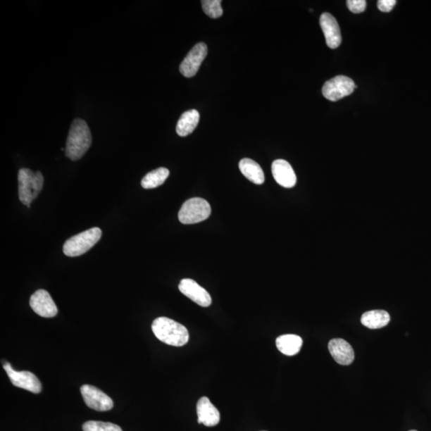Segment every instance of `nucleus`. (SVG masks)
Instances as JSON below:
<instances>
[{
    "label": "nucleus",
    "instance_id": "obj_1",
    "mask_svg": "<svg viewBox=\"0 0 431 431\" xmlns=\"http://www.w3.org/2000/svg\"><path fill=\"white\" fill-rule=\"evenodd\" d=\"M92 143V136L87 123L81 118L71 124L65 146V156L71 161L81 159Z\"/></svg>",
    "mask_w": 431,
    "mask_h": 431
},
{
    "label": "nucleus",
    "instance_id": "obj_2",
    "mask_svg": "<svg viewBox=\"0 0 431 431\" xmlns=\"http://www.w3.org/2000/svg\"><path fill=\"white\" fill-rule=\"evenodd\" d=\"M152 330L161 342L175 346H182L188 343L189 335L187 328L167 317H159L154 320Z\"/></svg>",
    "mask_w": 431,
    "mask_h": 431
},
{
    "label": "nucleus",
    "instance_id": "obj_3",
    "mask_svg": "<svg viewBox=\"0 0 431 431\" xmlns=\"http://www.w3.org/2000/svg\"><path fill=\"white\" fill-rule=\"evenodd\" d=\"M19 182V197L20 201L28 208L32 202L37 199L44 187V176L40 171L33 172L23 168L18 173Z\"/></svg>",
    "mask_w": 431,
    "mask_h": 431
},
{
    "label": "nucleus",
    "instance_id": "obj_4",
    "mask_svg": "<svg viewBox=\"0 0 431 431\" xmlns=\"http://www.w3.org/2000/svg\"><path fill=\"white\" fill-rule=\"evenodd\" d=\"M101 233L99 227H94L70 237L63 245V254L70 257L86 254L99 242Z\"/></svg>",
    "mask_w": 431,
    "mask_h": 431
},
{
    "label": "nucleus",
    "instance_id": "obj_5",
    "mask_svg": "<svg viewBox=\"0 0 431 431\" xmlns=\"http://www.w3.org/2000/svg\"><path fill=\"white\" fill-rule=\"evenodd\" d=\"M211 214V207L208 202L200 197H194L183 204L178 213V219L184 225H192L206 220Z\"/></svg>",
    "mask_w": 431,
    "mask_h": 431
},
{
    "label": "nucleus",
    "instance_id": "obj_6",
    "mask_svg": "<svg viewBox=\"0 0 431 431\" xmlns=\"http://www.w3.org/2000/svg\"><path fill=\"white\" fill-rule=\"evenodd\" d=\"M356 88L354 81L350 77L338 75L325 82L322 93L326 99L337 101L351 94Z\"/></svg>",
    "mask_w": 431,
    "mask_h": 431
},
{
    "label": "nucleus",
    "instance_id": "obj_7",
    "mask_svg": "<svg viewBox=\"0 0 431 431\" xmlns=\"http://www.w3.org/2000/svg\"><path fill=\"white\" fill-rule=\"evenodd\" d=\"M3 367L14 386L34 394H39L42 392L41 382L33 373L27 370L16 371L11 368L9 363H4Z\"/></svg>",
    "mask_w": 431,
    "mask_h": 431
},
{
    "label": "nucleus",
    "instance_id": "obj_8",
    "mask_svg": "<svg viewBox=\"0 0 431 431\" xmlns=\"http://www.w3.org/2000/svg\"><path fill=\"white\" fill-rule=\"evenodd\" d=\"M84 402L89 408L97 411H107L113 408V400L106 394L92 385L80 388Z\"/></svg>",
    "mask_w": 431,
    "mask_h": 431
},
{
    "label": "nucleus",
    "instance_id": "obj_9",
    "mask_svg": "<svg viewBox=\"0 0 431 431\" xmlns=\"http://www.w3.org/2000/svg\"><path fill=\"white\" fill-rule=\"evenodd\" d=\"M207 54L208 47L206 44L199 43L195 45L180 65L181 74L187 77L196 75Z\"/></svg>",
    "mask_w": 431,
    "mask_h": 431
},
{
    "label": "nucleus",
    "instance_id": "obj_10",
    "mask_svg": "<svg viewBox=\"0 0 431 431\" xmlns=\"http://www.w3.org/2000/svg\"><path fill=\"white\" fill-rule=\"evenodd\" d=\"M30 306L36 314L44 318H52L58 314V308L49 292L44 289L36 291L30 299Z\"/></svg>",
    "mask_w": 431,
    "mask_h": 431
},
{
    "label": "nucleus",
    "instance_id": "obj_11",
    "mask_svg": "<svg viewBox=\"0 0 431 431\" xmlns=\"http://www.w3.org/2000/svg\"><path fill=\"white\" fill-rule=\"evenodd\" d=\"M178 289L183 295L199 304V306L206 308L211 306L212 304V298L209 293L194 280H182Z\"/></svg>",
    "mask_w": 431,
    "mask_h": 431
},
{
    "label": "nucleus",
    "instance_id": "obj_12",
    "mask_svg": "<svg viewBox=\"0 0 431 431\" xmlns=\"http://www.w3.org/2000/svg\"><path fill=\"white\" fill-rule=\"evenodd\" d=\"M320 23L328 47L332 49L339 47L342 42V36L335 18L326 12L320 16Z\"/></svg>",
    "mask_w": 431,
    "mask_h": 431
},
{
    "label": "nucleus",
    "instance_id": "obj_13",
    "mask_svg": "<svg viewBox=\"0 0 431 431\" xmlns=\"http://www.w3.org/2000/svg\"><path fill=\"white\" fill-rule=\"evenodd\" d=\"M272 173L275 182L281 187L290 189L296 184V176L291 165L287 161L278 159L273 161Z\"/></svg>",
    "mask_w": 431,
    "mask_h": 431
},
{
    "label": "nucleus",
    "instance_id": "obj_14",
    "mask_svg": "<svg viewBox=\"0 0 431 431\" xmlns=\"http://www.w3.org/2000/svg\"><path fill=\"white\" fill-rule=\"evenodd\" d=\"M328 350L335 362L340 365H350L354 361L355 352L349 343L343 339H333L328 344Z\"/></svg>",
    "mask_w": 431,
    "mask_h": 431
},
{
    "label": "nucleus",
    "instance_id": "obj_15",
    "mask_svg": "<svg viewBox=\"0 0 431 431\" xmlns=\"http://www.w3.org/2000/svg\"><path fill=\"white\" fill-rule=\"evenodd\" d=\"M199 423L211 427L217 426L220 422V415L219 411L212 404L207 397H202L196 405Z\"/></svg>",
    "mask_w": 431,
    "mask_h": 431
},
{
    "label": "nucleus",
    "instance_id": "obj_16",
    "mask_svg": "<svg viewBox=\"0 0 431 431\" xmlns=\"http://www.w3.org/2000/svg\"><path fill=\"white\" fill-rule=\"evenodd\" d=\"M275 344H277V349L284 355L293 356L301 351L303 340L296 335H280L275 340Z\"/></svg>",
    "mask_w": 431,
    "mask_h": 431
},
{
    "label": "nucleus",
    "instance_id": "obj_17",
    "mask_svg": "<svg viewBox=\"0 0 431 431\" xmlns=\"http://www.w3.org/2000/svg\"><path fill=\"white\" fill-rule=\"evenodd\" d=\"M239 170L242 175L251 182L256 185H261L265 182V173L261 167L255 161L249 158H244L239 163Z\"/></svg>",
    "mask_w": 431,
    "mask_h": 431
},
{
    "label": "nucleus",
    "instance_id": "obj_18",
    "mask_svg": "<svg viewBox=\"0 0 431 431\" xmlns=\"http://www.w3.org/2000/svg\"><path fill=\"white\" fill-rule=\"evenodd\" d=\"M199 111L190 110L185 112L178 120L176 127L177 134L181 137H187L193 133L199 123Z\"/></svg>",
    "mask_w": 431,
    "mask_h": 431
},
{
    "label": "nucleus",
    "instance_id": "obj_19",
    "mask_svg": "<svg viewBox=\"0 0 431 431\" xmlns=\"http://www.w3.org/2000/svg\"><path fill=\"white\" fill-rule=\"evenodd\" d=\"M390 320V315L383 310L369 311L361 317L362 325L370 329H380L386 327Z\"/></svg>",
    "mask_w": 431,
    "mask_h": 431
},
{
    "label": "nucleus",
    "instance_id": "obj_20",
    "mask_svg": "<svg viewBox=\"0 0 431 431\" xmlns=\"http://www.w3.org/2000/svg\"><path fill=\"white\" fill-rule=\"evenodd\" d=\"M170 176V170L166 168H158L147 173L142 180V187L146 189H151L163 185L168 177Z\"/></svg>",
    "mask_w": 431,
    "mask_h": 431
},
{
    "label": "nucleus",
    "instance_id": "obj_21",
    "mask_svg": "<svg viewBox=\"0 0 431 431\" xmlns=\"http://www.w3.org/2000/svg\"><path fill=\"white\" fill-rule=\"evenodd\" d=\"M201 5L204 12L212 19H218L223 15L220 0H203Z\"/></svg>",
    "mask_w": 431,
    "mask_h": 431
},
{
    "label": "nucleus",
    "instance_id": "obj_22",
    "mask_svg": "<svg viewBox=\"0 0 431 431\" xmlns=\"http://www.w3.org/2000/svg\"><path fill=\"white\" fill-rule=\"evenodd\" d=\"M83 431H123L118 425L101 421H88L82 425Z\"/></svg>",
    "mask_w": 431,
    "mask_h": 431
},
{
    "label": "nucleus",
    "instance_id": "obj_23",
    "mask_svg": "<svg viewBox=\"0 0 431 431\" xmlns=\"http://www.w3.org/2000/svg\"><path fill=\"white\" fill-rule=\"evenodd\" d=\"M346 6L353 13L359 14L366 9L367 2L365 0H349Z\"/></svg>",
    "mask_w": 431,
    "mask_h": 431
},
{
    "label": "nucleus",
    "instance_id": "obj_24",
    "mask_svg": "<svg viewBox=\"0 0 431 431\" xmlns=\"http://www.w3.org/2000/svg\"><path fill=\"white\" fill-rule=\"evenodd\" d=\"M396 0H380L378 1V8L382 12H390L396 4Z\"/></svg>",
    "mask_w": 431,
    "mask_h": 431
},
{
    "label": "nucleus",
    "instance_id": "obj_25",
    "mask_svg": "<svg viewBox=\"0 0 431 431\" xmlns=\"http://www.w3.org/2000/svg\"><path fill=\"white\" fill-rule=\"evenodd\" d=\"M409 431H418V430H409Z\"/></svg>",
    "mask_w": 431,
    "mask_h": 431
}]
</instances>
